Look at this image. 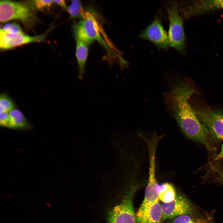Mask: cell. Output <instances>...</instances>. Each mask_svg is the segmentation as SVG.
I'll use <instances>...</instances> for the list:
<instances>
[{"mask_svg": "<svg viewBox=\"0 0 223 223\" xmlns=\"http://www.w3.org/2000/svg\"><path fill=\"white\" fill-rule=\"evenodd\" d=\"M194 92L186 82L178 80L164 94L165 101L183 133L211 150L213 146L210 133L200 121L189 101Z\"/></svg>", "mask_w": 223, "mask_h": 223, "instance_id": "cell-1", "label": "cell"}, {"mask_svg": "<svg viewBox=\"0 0 223 223\" xmlns=\"http://www.w3.org/2000/svg\"><path fill=\"white\" fill-rule=\"evenodd\" d=\"M35 10L26 2L3 0L0 1V21L20 22L27 29H32L38 22Z\"/></svg>", "mask_w": 223, "mask_h": 223, "instance_id": "cell-2", "label": "cell"}, {"mask_svg": "<svg viewBox=\"0 0 223 223\" xmlns=\"http://www.w3.org/2000/svg\"><path fill=\"white\" fill-rule=\"evenodd\" d=\"M169 20L168 37L169 45L182 54L186 53L185 37L177 2L171 1L167 5Z\"/></svg>", "mask_w": 223, "mask_h": 223, "instance_id": "cell-3", "label": "cell"}, {"mask_svg": "<svg viewBox=\"0 0 223 223\" xmlns=\"http://www.w3.org/2000/svg\"><path fill=\"white\" fill-rule=\"evenodd\" d=\"M75 38L90 44L97 41L105 47L107 46L101 36V27L94 14L86 11L84 17L73 27Z\"/></svg>", "mask_w": 223, "mask_h": 223, "instance_id": "cell-4", "label": "cell"}, {"mask_svg": "<svg viewBox=\"0 0 223 223\" xmlns=\"http://www.w3.org/2000/svg\"><path fill=\"white\" fill-rule=\"evenodd\" d=\"M136 189L135 187H132L120 202L109 212L107 223H137L133 202Z\"/></svg>", "mask_w": 223, "mask_h": 223, "instance_id": "cell-5", "label": "cell"}, {"mask_svg": "<svg viewBox=\"0 0 223 223\" xmlns=\"http://www.w3.org/2000/svg\"><path fill=\"white\" fill-rule=\"evenodd\" d=\"M162 220L173 219L183 215L195 213L194 206L185 197L177 194L174 200L168 203L161 204Z\"/></svg>", "mask_w": 223, "mask_h": 223, "instance_id": "cell-6", "label": "cell"}, {"mask_svg": "<svg viewBox=\"0 0 223 223\" xmlns=\"http://www.w3.org/2000/svg\"><path fill=\"white\" fill-rule=\"evenodd\" d=\"M209 133L218 140H223V112L203 109L195 112Z\"/></svg>", "mask_w": 223, "mask_h": 223, "instance_id": "cell-7", "label": "cell"}, {"mask_svg": "<svg viewBox=\"0 0 223 223\" xmlns=\"http://www.w3.org/2000/svg\"><path fill=\"white\" fill-rule=\"evenodd\" d=\"M138 37L151 42L159 50H166L169 46L168 35L158 17L141 32Z\"/></svg>", "mask_w": 223, "mask_h": 223, "instance_id": "cell-8", "label": "cell"}, {"mask_svg": "<svg viewBox=\"0 0 223 223\" xmlns=\"http://www.w3.org/2000/svg\"><path fill=\"white\" fill-rule=\"evenodd\" d=\"M47 32L39 35L30 36L24 32L19 34H10L1 29L0 50H8L31 43L42 42L45 39Z\"/></svg>", "mask_w": 223, "mask_h": 223, "instance_id": "cell-9", "label": "cell"}, {"mask_svg": "<svg viewBox=\"0 0 223 223\" xmlns=\"http://www.w3.org/2000/svg\"><path fill=\"white\" fill-rule=\"evenodd\" d=\"M219 9H223V0L195 1L179 8L183 17L186 18Z\"/></svg>", "mask_w": 223, "mask_h": 223, "instance_id": "cell-10", "label": "cell"}, {"mask_svg": "<svg viewBox=\"0 0 223 223\" xmlns=\"http://www.w3.org/2000/svg\"><path fill=\"white\" fill-rule=\"evenodd\" d=\"M156 152L151 151L149 152V166L148 181L146 187L144 200L141 205L150 204L159 200L156 192L158 183L155 174V159Z\"/></svg>", "mask_w": 223, "mask_h": 223, "instance_id": "cell-11", "label": "cell"}, {"mask_svg": "<svg viewBox=\"0 0 223 223\" xmlns=\"http://www.w3.org/2000/svg\"><path fill=\"white\" fill-rule=\"evenodd\" d=\"M159 201L145 205L141 204L136 213L137 223H161L162 214Z\"/></svg>", "mask_w": 223, "mask_h": 223, "instance_id": "cell-12", "label": "cell"}, {"mask_svg": "<svg viewBox=\"0 0 223 223\" xmlns=\"http://www.w3.org/2000/svg\"><path fill=\"white\" fill-rule=\"evenodd\" d=\"M76 43V55L78 65V77L82 80L85 75L86 63L88 53L89 45L77 38H75Z\"/></svg>", "mask_w": 223, "mask_h": 223, "instance_id": "cell-13", "label": "cell"}, {"mask_svg": "<svg viewBox=\"0 0 223 223\" xmlns=\"http://www.w3.org/2000/svg\"><path fill=\"white\" fill-rule=\"evenodd\" d=\"M8 128L15 129L29 130L32 126L22 112L19 109L14 108L9 113Z\"/></svg>", "mask_w": 223, "mask_h": 223, "instance_id": "cell-14", "label": "cell"}, {"mask_svg": "<svg viewBox=\"0 0 223 223\" xmlns=\"http://www.w3.org/2000/svg\"><path fill=\"white\" fill-rule=\"evenodd\" d=\"M156 192L159 200L165 203L173 201L177 195L174 186L168 182L158 184L156 188Z\"/></svg>", "mask_w": 223, "mask_h": 223, "instance_id": "cell-15", "label": "cell"}, {"mask_svg": "<svg viewBox=\"0 0 223 223\" xmlns=\"http://www.w3.org/2000/svg\"><path fill=\"white\" fill-rule=\"evenodd\" d=\"M86 11L81 2L79 0L72 1L71 3L68 7L67 11L71 18H79L81 19L84 17Z\"/></svg>", "mask_w": 223, "mask_h": 223, "instance_id": "cell-16", "label": "cell"}, {"mask_svg": "<svg viewBox=\"0 0 223 223\" xmlns=\"http://www.w3.org/2000/svg\"><path fill=\"white\" fill-rule=\"evenodd\" d=\"M210 221L205 218L195 217L192 215L186 214L174 218L169 223H211Z\"/></svg>", "mask_w": 223, "mask_h": 223, "instance_id": "cell-17", "label": "cell"}, {"mask_svg": "<svg viewBox=\"0 0 223 223\" xmlns=\"http://www.w3.org/2000/svg\"><path fill=\"white\" fill-rule=\"evenodd\" d=\"M15 108L12 99L7 94L2 93L0 96V113H9Z\"/></svg>", "mask_w": 223, "mask_h": 223, "instance_id": "cell-18", "label": "cell"}, {"mask_svg": "<svg viewBox=\"0 0 223 223\" xmlns=\"http://www.w3.org/2000/svg\"><path fill=\"white\" fill-rule=\"evenodd\" d=\"M35 10L42 11L49 9L54 3L53 0H30L27 1Z\"/></svg>", "mask_w": 223, "mask_h": 223, "instance_id": "cell-19", "label": "cell"}, {"mask_svg": "<svg viewBox=\"0 0 223 223\" xmlns=\"http://www.w3.org/2000/svg\"><path fill=\"white\" fill-rule=\"evenodd\" d=\"M1 29L10 34H19L24 33L20 26L15 23L7 24Z\"/></svg>", "mask_w": 223, "mask_h": 223, "instance_id": "cell-20", "label": "cell"}, {"mask_svg": "<svg viewBox=\"0 0 223 223\" xmlns=\"http://www.w3.org/2000/svg\"><path fill=\"white\" fill-rule=\"evenodd\" d=\"M9 113H0V125L1 127L8 128Z\"/></svg>", "mask_w": 223, "mask_h": 223, "instance_id": "cell-21", "label": "cell"}, {"mask_svg": "<svg viewBox=\"0 0 223 223\" xmlns=\"http://www.w3.org/2000/svg\"><path fill=\"white\" fill-rule=\"evenodd\" d=\"M54 3H55L63 8L65 10L68 11V7L64 0H53Z\"/></svg>", "mask_w": 223, "mask_h": 223, "instance_id": "cell-22", "label": "cell"}, {"mask_svg": "<svg viewBox=\"0 0 223 223\" xmlns=\"http://www.w3.org/2000/svg\"><path fill=\"white\" fill-rule=\"evenodd\" d=\"M223 158V143L222 146L221 150L215 159V160H218Z\"/></svg>", "mask_w": 223, "mask_h": 223, "instance_id": "cell-23", "label": "cell"}]
</instances>
